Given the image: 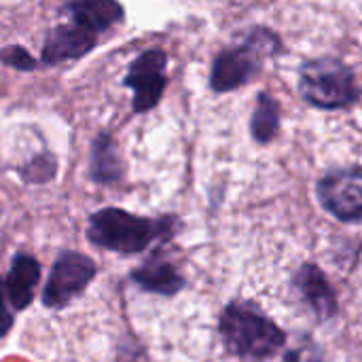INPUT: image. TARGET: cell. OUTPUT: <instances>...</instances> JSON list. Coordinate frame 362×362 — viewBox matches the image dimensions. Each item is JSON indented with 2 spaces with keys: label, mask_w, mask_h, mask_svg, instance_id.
Returning a JSON list of instances; mask_svg holds the SVG:
<instances>
[{
  "label": "cell",
  "mask_w": 362,
  "mask_h": 362,
  "mask_svg": "<svg viewBox=\"0 0 362 362\" xmlns=\"http://www.w3.org/2000/svg\"><path fill=\"white\" fill-rule=\"evenodd\" d=\"M221 333L229 352L242 358H267L284 344L282 331L272 320L242 305H231L223 314Z\"/></svg>",
  "instance_id": "cell-1"
},
{
  "label": "cell",
  "mask_w": 362,
  "mask_h": 362,
  "mask_svg": "<svg viewBox=\"0 0 362 362\" xmlns=\"http://www.w3.org/2000/svg\"><path fill=\"white\" fill-rule=\"evenodd\" d=\"M161 231V225L119 208H104L89 221V240L115 252H140Z\"/></svg>",
  "instance_id": "cell-2"
},
{
  "label": "cell",
  "mask_w": 362,
  "mask_h": 362,
  "mask_svg": "<svg viewBox=\"0 0 362 362\" xmlns=\"http://www.w3.org/2000/svg\"><path fill=\"white\" fill-rule=\"evenodd\" d=\"M299 91L318 108H344L358 98L352 70L337 59L308 62L299 72Z\"/></svg>",
  "instance_id": "cell-3"
},
{
  "label": "cell",
  "mask_w": 362,
  "mask_h": 362,
  "mask_svg": "<svg viewBox=\"0 0 362 362\" xmlns=\"http://www.w3.org/2000/svg\"><path fill=\"white\" fill-rule=\"evenodd\" d=\"M278 40L267 30H255L242 45L225 49L212 66V87L216 91H231L250 78L257 76L261 70L263 59L274 53Z\"/></svg>",
  "instance_id": "cell-4"
},
{
  "label": "cell",
  "mask_w": 362,
  "mask_h": 362,
  "mask_svg": "<svg viewBox=\"0 0 362 362\" xmlns=\"http://www.w3.org/2000/svg\"><path fill=\"white\" fill-rule=\"evenodd\" d=\"M93 274L95 265L89 257L81 252H64L49 274V282L42 293L45 305L62 308L91 282Z\"/></svg>",
  "instance_id": "cell-5"
},
{
  "label": "cell",
  "mask_w": 362,
  "mask_h": 362,
  "mask_svg": "<svg viewBox=\"0 0 362 362\" xmlns=\"http://www.w3.org/2000/svg\"><path fill=\"white\" fill-rule=\"evenodd\" d=\"M125 85L134 89V108L138 112L153 108L165 87V53L159 49L142 53L132 64Z\"/></svg>",
  "instance_id": "cell-6"
},
{
  "label": "cell",
  "mask_w": 362,
  "mask_h": 362,
  "mask_svg": "<svg viewBox=\"0 0 362 362\" xmlns=\"http://www.w3.org/2000/svg\"><path fill=\"white\" fill-rule=\"evenodd\" d=\"M95 40H98V34L68 19V23L57 25L55 30L49 32L45 49H42V59L49 64L76 59L83 53H87L95 45Z\"/></svg>",
  "instance_id": "cell-7"
},
{
  "label": "cell",
  "mask_w": 362,
  "mask_h": 362,
  "mask_svg": "<svg viewBox=\"0 0 362 362\" xmlns=\"http://www.w3.org/2000/svg\"><path fill=\"white\" fill-rule=\"evenodd\" d=\"M322 204L344 221L362 218V187L346 176H329L318 187Z\"/></svg>",
  "instance_id": "cell-8"
},
{
  "label": "cell",
  "mask_w": 362,
  "mask_h": 362,
  "mask_svg": "<svg viewBox=\"0 0 362 362\" xmlns=\"http://www.w3.org/2000/svg\"><path fill=\"white\" fill-rule=\"evenodd\" d=\"M66 15L70 21L100 34L121 19L123 8L117 0H70L66 4Z\"/></svg>",
  "instance_id": "cell-9"
},
{
  "label": "cell",
  "mask_w": 362,
  "mask_h": 362,
  "mask_svg": "<svg viewBox=\"0 0 362 362\" xmlns=\"http://www.w3.org/2000/svg\"><path fill=\"white\" fill-rule=\"evenodd\" d=\"M38 278H40V265L34 257L19 255L13 261L11 272L4 282V291L15 310H25L30 305Z\"/></svg>",
  "instance_id": "cell-10"
},
{
  "label": "cell",
  "mask_w": 362,
  "mask_h": 362,
  "mask_svg": "<svg viewBox=\"0 0 362 362\" xmlns=\"http://www.w3.org/2000/svg\"><path fill=\"white\" fill-rule=\"evenodd\" d=\"M134 282L140 284L146 291L161 293V295H172L182 286L180 276L170 267L168 263H148L132 274Z\"/></svg>",
  "instance_id": "cell-11"
},
{
  "label": "cell",
  "mask_w": 362,
  "mask_h": 362,
  "mask_svg": "<svg viewBox=\"0 0 362 362\" xmlns=\"http://www.w3.org/2000/svg\"><path fill=\"white\" fill-rule=\"evenodd\" d=\"M299 286L316 312H320L325 316L335 312V297H333L329 284L325 282L322 274L316 267H305L299 274Z\"/></svg>",
  "instance_id": "cell-12"
},
{
  "label": "cell",
  "mask_w": 362,
  "mask_h": 362,
  "mask_svg": "<svg viewBox=\"0 0 362 362\" xmlns=\"http://www.w3.org/2000/svg\"><path fill=\"white\" fill-rule=\"evenodd\" d=\"M91 168H93V178L100 182H110L119 178V159H117L112 142L106 136L98 138L93 144Z\"/></svg>",
  "instance_id": "cell-13"
},
{
  "label": "cell",
  "mask_w": 362,
  "mask_h": 362,
  "mask_svg": "<svg viewBox=\"0 0 362 362\" xmlns=\"http://www.w3.org/2000/svg\"><path fill=\"white\" fill-rule=\"evenodd\" d=\"M276 129H278V106L269 95H261L255 119H252L255 138L261 142H267L276 134Z\"/></svg>",
  "instance_id": "cell-14"
},
{
  "label": "cell",
  "mask_w": 362,
  "mask_h": 362,
  "mask_svg": "<svg viewBox=\"0 0 362 362\" xmlns=\"http://www.w3.org/2000/svg\"><path fill=\"white\" fill-rule=\"evenodd\" d=\"M284 362H322V358H320L318 350H316L312 344H303V346L293 348V350L286 354Z\"/></svg>",
  "instance_id": "cell-15"
},
{
  "label": "cell",
  "mask_w": 362,
  "mask_h": 362,
  "mask_svg": "<svg viewBox=\"0 0 362 362\" xmlns=\"http://www.w3.org/2000/svg\"><path fill=\"white\" fill-rule=\"evenodd\" d=\"M2 59L6 62V64H13V66H17V68H23V70H28V68H34V59L23 51V49H19V47H11L8 51H4L2 53Z\"/></svg>",
  "instance_id": "cell-16"
},
{
  "label": "cell",
  "mask_w": 362,
  "mask_h": 362,
  "mask_svg": "<svg viewBox=\"0 0 362 362\" xmlns=\"http://www.w3.org/2000/svg\"><path fill=\"white\" fill-rule=\"evenodd\" d=\"M4 282L0 280V335H4L8 329H11V325H13V316H11V312H8V308H6V301H4Z\"/></svg>",
  "instance_id": "cell-17"
}]
</instances>
